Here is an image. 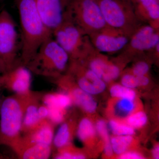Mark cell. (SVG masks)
Returning a JSON list of instances; mask_svg holds the SVG:
<instances>
[{
    "label": "cell",
    "mask_w": 159,
    "mask_h": 159,
    "mask_svg": "<svg viewBox=\"0 0 159 159\" xmlns=\"http://www.w3.org/2000/svg\"><path fill=\"white\" fill-rule=\"evenodd\" d=\"M7 77L3 87L15 94L25 96L31 90V72L26 66L20 65L6 73Z\"/></svg>",
    "instance_id": "obj_10"
},
{
    "label": "cell",
    "mask_w": 159,
    "mask_h": 159,
    "mask_svg": "<svg viewBox=\"0 0 159 159\" xmlns=\"http://www.w3.org/2000/svg\"><path fill=\"white\" fill-rule=\"evenodd\" d=\"M70 61L68 54L52 35L42 44L26 66L33 74L55 80L62 76Z\"/></svg>",
    "instance_id": "obj_2"
},
{
    "label": "cell",
    "mask_w": 159,
    "mask_h": 159,
    "mask_svg": "<svg viewBox=\"0 0 159 159\" xmlns=\"http://www.w3.org/2000/svg\"><path fill=\"white\" fill-rule=\"evenodd\" d=\"M18 34L13 18L6 9L0 11V59L9 71L20 65L18 61Z\"/></svg>",
    "instance_id": "obj_5"
},
{
    "label": "cell",
    "mask_w": 159,
    "mask_h": 159,
    "mask_svg": "<svg viewBox=\"0 0 159 159\" xmlns=\"http://www.w3.org/2000/svg\"><path fill=\"white\" fill-rule=\"evenodd\" d=\"M138 16L143 19L151 22H158L159 5L158 0H139Z\"/></svg>",
    "instance_id": "obj_18"
},
{
    "label": "cell",
    "mask_w": 159,
    "mask_h": 159,
    "mask_svg": "<svg viewBox=\"0 0 159 159\" xmlns=\"http://www.w3.org/2000/svg\"><path fill=\"white\" fill-rule=\"evenodd\" d=\"M156 29L152 25H146L137 30L129 41L133 50L140 51L155 48L159 43V33Z\"/></svg>",
    "instance_id": "obj_12"
},
{
    "label": "cell",
    "mask_w": 159,
    "mask_h": 159,
    "mask_svg": "<svg viewBox=\"0 0 159 159\" xmlns=\"http://www.w3.org/2000/svg\"><path fill=\"white\" fill-rule=\"evenodd\" d=\"M133 141L132 135H116L110 140L114 153L120 155L126 151Z\"/></svg>",
    "instance_id": "obj_21"
},
{
    "label": "cell",
    "mask_w": 159,
    "mask_h": 159,
    "mask_svg": "<svg viewBox=\"0 0 159 159\" xmlns=\"http://www.w3.org/2000/svg\"><path fill=\"white\" fill-rule=\"evenodd\" d=\"M119 158L121 159H142L143 157L140 154L134 152H125L120 155Z\"/></svg>",
    "instance_id": "obj_33"
},
{
    "label": "cell",
    "mask_w": 159,
    "mask_h": 159,
    "mask_svg": "<svg viewBox=\"0 0 159 159\" xmlns=\"http://www.w3.org/2000/svg\"><path fill=\"white\" fill-rule=\"evenodd\" d=\"M85 34L74 22L70 14L52 32L53 38L67 53L70 61L82 59L91 51Z\"/></svg>",
    "instance_id": "obj_4"
},
{
    "label": "cell",
    "mask_w": 159,
    "mask_h": 159,
    "mask_svg": "<svg viewBox=\"0 0 159 159\" xmlns=\"http://www.w3.org/2000/svg\"><path fill=\"white\" fill-rule=\"evenodd\" d=\"M57 153L53 156V158L56 159H83L85 157L83 154L65 150L64 148L57 149Z\"/></svg>",
    "instance_id": "obj_28"
},
{
    "label": "cell",
    "mask_w": 159,
    "mask_h": 159,
    "mask_svg": "<svg viewBox=\"0 0 159 159\" xmlns=\"http://www.w3.org/2000/svg\"><path fill=\"white\" fill-rule=\"evenodd\" d=\"M9 72V70L4 62L0 59V75L5 74Z\"/></svg>",
    "instance_id": "obj_36"
},
{
    "label": "cell",
    "mask_w": 159,
    "mask_h": 159,
    "mask_svg": "<svg viewBox=\"0 0 159 159\" xmlns=\"http://www.w3.org/2000/svg\"><path fill=\"white\" fill-rule=\"evenodd\" d=\"M137 78L139 86H145L149 84V79L146 75L138 76L137 77Z\"/></svg>",
    "instance_id": "obj_34"
},
{
    "label": "cell",
    "mask_w": 159,
    "mask_h": 159,
    "mask_svg": "<svg viewBox=\"0 0 159 159\" xmlns=\"http://www.w3.org/2000/svg\"><path fill=\"white\" fill-rule=\"evenodd\" d=\"M122 85L125 87L134 89L139 86L137 77L132 74H126L121 79Z\"/></svg>",
    "instance_id": "obj_30"
},
{
    "label": "cell",
    "mask_w": 159,
    "mask_h": 159,
    "mask_svg": "<svg viewBox=\"0 0 159 159\" xmlns=\"http://www.w3.org/2000/svg\"><path fill=\"white\" fill-rule=\"evenodd\" d=\"M70 15L85 34H94L107 26L99 4L94 0H73Z\"/></svg>",
    "instance_id": "obj_6"
},
{
    "label": "cell",
    "mask_w": 159,
    "mask_h": 159,
    "mask_svg": "<svg viewBox=\"0 0 159 159\" xmlns=\"http://www.w3.org/2000/svg\"><path fill=\"white\" fill-rule=\"evenodd\" d=\"M54 125L48 119H43L36 128L23 136L31 142L52 146Z\"/></svg>",
    "instance_id": "obj_15"
},
{
    "label": "cell",
    "mask_w": 159,
    "mask_h": 159,
    "mask_svg": "<svg viewBox=\"0 0 159 159\" xmlns=\"http://www.w3.org/2000/svg\"><path fill=\"white\" fill-rule=\"evenodd\" d=\"M41 101L48 107H56L65 110L73 102L69 94L54 93L42 94Z\"/></svg>",
    "instance_id": "obj_17"
},
{
    "label": "cell",
    "mask_w": 159,
    "mask_h": 159,
    "mask_svg": "<svg viewBox=\"0 0 159 159\" xmlns=\"http://www.w3.org/2000/svg\"><path fill=\"white\" fill-rule=\"evenodd\" d=\"M148 121V117L145 112L139 111L128 116L126 124L134 129L141 128L144 126Z\"/></svg>",
    "instance_id": "obj_25"
},
{
    "label": "cell",
    "mask_w": 159,
    "mask_h": 159,
    "mask_svg": "<svg viewBox=\"0 0 159 159\" xmlns=\"http://www.w3.org/2000/svg\"><path fill=\"white\" fill-rule=\"evenodd\" d=\"M109 125L112 132L115 135H133L135 133L134 129L128 124H123L116 120H111Z\"/></svg>",
    "instance_id": "obj_23"
},
{
    "label": "cell",
    "mask_w": 159,
    "mask_h": 159,
    "mask_svg": "<svg viewBox=\"0 0 159 159\" xmlns=\"http://www.w3.org/2000/svg\"><path fill=\"white\" fill-rule=\"evenodd\" d=\"M134 100L127 99H120L116 105V111L119 116H128L134 109Z\"/></svg>",
    "instance_id": "obj_24"
},
{
    "label": "cell",
    "mask_w": 159,
    "mask_h": 159,
    "mask_svg": "<svg viewBox=\"0 0 159 159\" xmlns=\"http://www.w3.org/2000/svg\"><path fill=\"white\" fill-rule=\"evenodd\" d=\"M41 94L32 91L27 97L22 125V135L33 130L41 121L38 111Z\"/></svg>",
    "instance_id": "obj_13"
},
{
    "label": "cell",
    "mask_w": 159,
    "mask_h": 159,
    "mask_svg": "<svg viewBox=\"0 0 159 159\" xmlns=\"http://www.w3.org/2000/svg\"><path fill=\"white\" fill-rule=\"evenodd\" d=\"M19 14L21 41L20 65L26 66L52 33L43 22L34 0H13Z\"/></svg>",
    "instance_id": "obj_1"
},
{
    "label": "cell",
    "mask_w": 159,
    "mask_h": 159,
    "mask_svg": "<svg viewBox=\"0 0 159 159\" xmlns=\"http://www.w3.org/2000/svg\"><path fill=\"white\" fill-rule=\"evenodd\" d=\"M104 152L107 156L111 157L112 155L114 152L111 145V141L104 143Z\"/></svg>",
    "instance_id": "obj_35"
},
{
    "label": "cell",
    "mask_w": 159,
    "mask_h": 159,
    "mask_svg": "<svg viewBox=\"0 0 159 159\" xmlns=\"http://www.w3.org/2000/svg\"><path fill=\"white\" fill-rule=\"evenodd\" d=\"M120 74V70L117 66L112 64H108L102 77L105 82L108 83L116 79Z\"/></svg>",
    "instance_id": "obj_27"
},
{
    "label": "cell",
    "mask_w": 159,
    "mask_h": 159,
    "mask_svg": "<svg viewBox=\"0 0 159 159\" xmlns=\"http://www.w3.org/2000/svg\"><path fill=\"white\" fill-rule=\"evenodd\" d=\"M6 73L5 74H1L0 75V88L3 87L7 77V74Z\"/></svg>",
    "instance_id": "obj_38"
},
{
    "label": "cell",
    "mask_w": 159,
    "mask_h": 159,
    "mask_svg": "<svg viewBox=\"0 0 159 159\" xmlns=\"http://www.w3.org/2000/svg\"><path fill=\"white\" fill-rule=\"evenodd\" d=\"M1 157H0V159H1Z\"/></svg>",
    "instance_id": "obj_40"
},
{
    "label": "cell",
    "mask_w": 159,
    "mask_h": 159,
    "mask_svg": "<svg viewBox=\"0 0 159 159\" xmlns=\"http://www.w3.org/2000/svg\"><path fill=\"white\" fill-rule=\"evenodd\" d=\"M96 127L88 118H83L80 120L77 129V135L80 140L84 142L95 136Z\"/></svg>",
    "instance_id": "obj_20"
},
{
    "label": "cell",
    "mask_w": 159,
    "mask_h": 159,
    "mask_svg": "<svg viewBox=\"0 0 159 159\" xmlns=\"http://www.w3.org/2000/svg\"><path fill=\"white\" fill-rule=\"evenodd\" d=\"M77 84L80 88L92 95L101 93L106 87L105 82L90 69L78 74Z\"/></svg>",
    "instance_id": "obj_14"
},
{
    "label": "cell",
    "mask_w": 159,
    "mask_h": 159,
    "mask_svg": "<svg viewBox=\"0 0 159 159\" xmlns=\"http://www.w3.org/2000/svg\"><path fill=\"white\" fill-rule=\"evenodd\" d=\"M95 127L96 131H97L100 136L103 139L104 143L110 142L108 133V125L105 121L99 120L97 121Z\"/></svg>",
    "instance_id": "obj_29"
},
{
    "label": "cell",
    "mask_w": 159,
    "mask_h": 159,
    "mask_svg": "<svg viewBox=\"0 0 159 159\" xmlns=\"http://www.w3.org/2000/svg\"><path fill=\"white\" fill-rule=\"evenodd\" d=\"M72 136L70 125L67 122L62 123L60 126L57 133L54 134L52 148L56 149L62 148L68 145Z\"/></svg>",
    "instance_id": "obj_19"
},
{
    "label": "cell",
    "mask_w": 159,
    "mask_h": 159,
    "mask_svg": "<svg viewBox=\"0 0 159 159\" xmlns=\"http://www.w3.org/2000/svg\"><path fill=\"white\" fill-rule=\"evenodd\" d=\"M11 149L21 159H49L53 151L52 145L31 142L23 136Z\"/></svg>",
    "instance_id": "obj_11"
},
{
    "label": "cell",
    "mask_w": 159,
    "mask_h": 159,
    "mask_svg": "<svg viewBox=\"0 0 159 159\" xmlns=\"http://www.w3.org/2000/svg\"><path fill=\"white\" fill-rule=\"evenodd\" d=\"M43 22L52 33L67 18L73 0H34Z\"/></svg>",
    "instance_id": "obj_7"
},
{
    "label": "cell",
    "mask_w": 159,
    "mask_h": 159,
    "mask_svg": "<svg viewBox=\"0 0 159 159\" xmlns=\"http://www.w3.org/2000/svg\"><path fill=\"white\" fill-rule=\"evenodd\" d=\"M91 36L97 50L105 53L120 51L129 42L127 32L108 26L91 34Z\"/></svg>",
    "instance_id": "obj_8"
},
{
    "label": "cell",
    "mask_w": 159,
    "mask_h": 159,
    "mask_svg": "<svg viewBox=\"0 0 159 159\" xmlns=\"http://www.w3.org/2000/svg\"><path fill=\"white\" fill-rule=\"evenodd\" d=\"M149 70V66L147 63L140 61L134 66L132 70V74L136 77L144 76L146 75Z\"/></svg>",
    "instance_id": "obj_31"
},
{
    "label": "cell",
    "mask_w": 159,
    "mask_h": 159,
    "mask_svg": "<svg viewBox=\"0 0 159 159\" xmlns=\"http://www.w3.org/2000/svg\"><path fill=\"white\" fill-rule=\"evenodd\" d=\"M111 96L119 99H127L134 100L136 93L133 89L125 87L122 85L115 84L111 88Z\"/></svg>",
    "instance_id": "obj_22"
},
{
    "label": "cell",
    "mask_w": 159,
    "mask_h": 159,
    "mask_svg": "<svg viewBox=\"0 0 159 159\" xmlns=\"http://www.w3.org/2000/svg\"><path fill=\"white\" fill-rule=\"evenodd\" d=\"M39 116L41 120L43 119H48L49 110L48 107L46 104L42 102H40L39 105L38 109Z\"/></svg>",
    "instance_id": "obj_32"
},
{
    "label": "cell",
    "mask_w": 159,
    "mask_h": 159,
    "mask_svg": "<svg viewBox=\"0 0 159 159\" xmlns=\"http://www.w3.org/2000/svg\"><path fill=\"white\" fill-rule=\"evenodd\" d=\"M108 64L103 57H95L90 63V69L101 79Z\"/></svg>",
    "instance_id": "obj_26"
},
{
    "label": "cell",
    "mask_w": 159,
    "mask_h": 159,
    "mask_svg": "<svg viewBox=\"0 0 159 159\" xmlns=\"http://www.w3.org/2000/svg\"><path fill=\"white\" fill-rule=\"evenodd\" d=\"M29 95L14 94L0 101V145L11 148L21 137L23 117Z\"/></svg>",
    "instance_id": "obj_3"
},
{
    "label": "cell",
    "mask_w": 159,
    "mask_h": 159,
    "mask_svg": "<svg viewBox=\"0 0 159 159\" xmlns=\"http://www.w3.org/2000/svg\"><path fill=\"white\" fill-rule=\"evenodd\" d=\"M152 155L153 157L156 159L159 158V147L158 145L155 146L152 150Z\"/></svg>",
    "instance_id": "obj_37"
},
{
    "label": "cell",
    "mask_w": 159,
    "mask_h": 159,
    "mask_svg": "<svg viewBox=\"0 0 159 159\" xmlns=\"http://www.w3.org/2000/svg\"><path fill=\"white\" fill-rule=\"evenodd\" d=\"M70 89V94H69L72 101L76 105L89 113H92L96 111L97 103L92 95L83 90L78 85L74 86Z\"/></svg>",
    "instance_id": "obj_16"
},
{
    "label": "cell",
    "mask_w": 159,
    "mask_h": 159,
    "mask_svg": "<svg viewBox=\"0 0 159 159\" xmlns=\"http://www.w3.org/2000/svg\"><path fill=\"white\" fill-rule=\"evenodd\" d=\"M1 9H0V11H1Z\"/></svg>",
    "instance_id": "obj_39"
},
{
    "label": "cell",
    "mask_w": 159,
    "mask_h": 159,
    "mask_svg": "<svg viewBox=\"0 0 159 159\" xmlns=\"http://www.w3.org/2000/svg\"><path fill=\"white\" fill-rule=\"evenodd\" d=\"M98 4L107 26L127 33L130 32L133 14L126 12L115 0H101Z\"/></svg>",
    "instance_id": "obj_9"
}]
</instances>
